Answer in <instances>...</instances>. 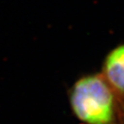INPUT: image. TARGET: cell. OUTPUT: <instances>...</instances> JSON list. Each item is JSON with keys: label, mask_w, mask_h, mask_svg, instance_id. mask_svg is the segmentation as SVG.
Returning <instances> with one entry per match:
<instances>
[{"label": "cell", "mask_w": 124, "mask_h": 124, "mask_svg": "<svg viewBox=\"0 0 124 124\" xmlns=\"http://www.w3.org/2000/svg\"><path fill=\"white\" fill-rule=\"evenodd\" d=\"M75 116L85 124H115V91L102 75L81 78L70 92Z\"/></svg>", "instance_id": "cell-1"}, {"label": "cell", "mask_w": 124, "mask_h": 124, "mask_svg": "<svg viewBox=\"0 0 124 124\" xmlns=\"http://www.w3.org/2000/svg\"><path fill=\"white\" fill-rule=\"evenodd\" d=\"M102 76L113 91L124 97V44L108 53L103 62Z\"/></svg>", "instance_id": "cell-2"}]
</instances>
